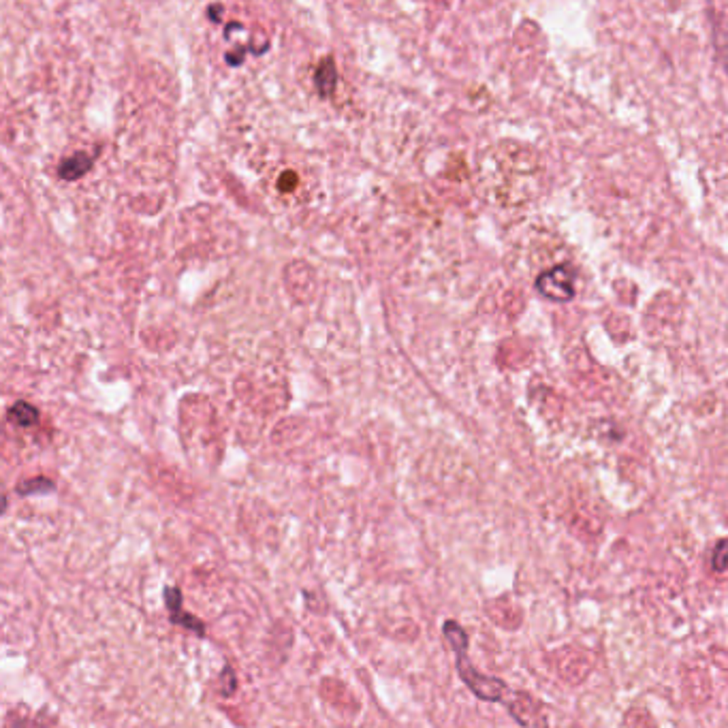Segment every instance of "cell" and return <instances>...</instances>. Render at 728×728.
<instances>
[{"label":"cell","mask_w":728,"mask_h":728,"mask_svg":"<svg viewBox=\"0 0 728 728\" xmlns=\"http://www.w3.org/2000/svg\"><path fill=\"white\" fill-rule=\"evenodd\" d=\"M92 167V156L86 152H75L73 156L64 158L58 167V176L62 180H79L81 176L88 173V169Z\"/></svg>","instance_id":"obj_4"},{"label":"cell","mask_w":728,"mask_h":728,"mask_svg":"<svg viewBox=\"0 0 728 728\" xmlns=\"http://www.w3.org/2000/svg\"><path fill=\"white\" fill-rule=\"evenodd\" d=\"M15 491L19 495H32V493H47V491H54V483L45 477H39V479H30V481H24L19 485L15 487Z\"/></svg>","instance_id":"obj_7"},{"label":"cell","mask_w":728,"mask_h":728,"mask_svg":"<svg viewBox=\"0 0 728 728\" xmlns=\"http://www.w3.org/2000/svg\"><path fill=\"white\" fill-rule=\"evenodd\" d=\"M316 86H318V92L320 96H329L333 90H335V81H338V71H335V64L331 58L323 60L318 64V71H316Z\"/></svg>","instance_id":"obj_6"},{"label":"cell","mask_w":728,"mask_h":728,"mask_svg":"<svg viewBox=\"0 0 728 728\" xmlns=\"http://www.w3.org/2000/svg\"><path fill=\"white\" fill-rule=\"evenodd\" d=\"M443 632H445V637L449 639V643L455 652L457 675L470 688V692L481 701L502 703L508 709L512 705L515 697H517V690H508V686L502 679L483 675L481 671L475 669V664L470 662V656H468V635H466V630L455 620H449V622H445Z\"/></svg>","instance_id":"obj_1"},{"label":"cell","mask_w":728,"mask_h":728,"mask_svg":"<svg viewBox=\"0 0 728 728\" xmlns=\"http://www.w3.org/2000/svg\"><path fill=\"white\" fill-rule=\"evenodd\" d=\"M536 290L557 303H566L575 297V269L570 265H557L536 278Z\"/></svg>","instance_id":"obj_2"},{"label":"cell","mask_w":728,"mask_h":728,"mask_svg":"<svg viewBox=\"0 0 728 728\" xmlns=\"http://www.w3.org/2000/svg\"><path fill=\"white\" fill-rule=\"evenodd\" d=\"M712 566L716 572H722L728 566V538H722L716 549H714V557H712Z\"/></svg>","instance_id":"obj_8"},{"label":"cell","mask_w":728,"mask_h":728,"mask_svg":"<svg viewBox=\"0 0 728 728\" xmlns=\"http://www.w3.org/2000/svg\"><path fill=\"white\" fill-rule=\"evenodd\" d=\"M165 605H167L171 624L186 628L188 632H193L197 637H206V624L199 617H195V615H191L182 609V592L178 587H171V585L165 587Z\"/></svg>","instance_id":"obj_3"},{"label":"cell","mask_w":728,"mask_h":728,"mask_svg":"<svg viewBox=\"0 0 728 728\" xmlns=\"http://www.w3.org/2000/svg\"><path fill=\"white\" fill-rule=\"evenodd\" d=\"M295 184H297V176H295L293 171H286V173L280 178V182H278V186H280V191H282V193H288V191H293V188H295Z\"/></svg>","instance_id":"obj_9"},{"label":"cell","mask_w":728,"mask_h":728,"mask_svg":"<svg viewBox=\"0 0 728 728\" xmlns=\"http://www.w3.org/2000/svg\"><path fill=\"white\" fill-rule=\"evenodd\" d=\"M6 419L17 428H32L39 421V410L28 402H15L6 413Z\"/></svg>","instance_id":"obj_5"}]
</instances>
